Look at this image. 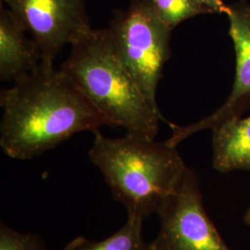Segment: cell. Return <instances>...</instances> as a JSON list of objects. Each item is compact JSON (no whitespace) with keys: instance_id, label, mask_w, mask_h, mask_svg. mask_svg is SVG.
Instances as JSON below:
<instances>
[{"instance_id":"cell-1","label":"cell","mask_w":250,"mask_h":250,"mask_svg":"<svg viewBox=\"0 0 250 250\" xmlns=\"http://www.w3.org/2000/svg\"><path fill=\"white\" fill-rule=\"evenodd\" d=\"M0 146L9 158L32 160L80 132H97L107 119L62 70L40 63L1 90Z\"/></svg>"},{"instance_id":"cell-2","label":"cell","mask_w":250,"mask_h":250,"mask_svg":"<svg viewBox=\"0 0 250 250\" xmlns=\"http://www.w3.org/2000/svg\"><path fill=\"white\" fill-rule=\"evenodd\" d=\"M61 70L89 99L109 125L154 140L164 118L145 96L118 53L109 28L92 30L72 44Z\"/></svg>"},{"instance_id":"cell-3","label":"cell","mask_w":250,"mask_h":250,"mask_svg":"<svg viewBox=\"0 0 250 250\" xmlns=\"http://www.w3.org/2000/svg\"><path fill=\"white\" fill-rule=\"evenodd\" d=\"M94 134L90 160L128 217L158 213L188 170L176 147L129 134L118 138Z\"/></svg>"},{"instance_id":"cell-4","label":"cell","mask_w":250,"mask_h":250,"mask_svg":"<svg viewBox=\"0 0 250 250\" xmlns=\"http://www.w3.org/2000/svg\"><path fill=\"white\" fill-rule=\"evenodd\" d=\"M109 29L128 71L152 105L160 109L156 93L170 56L171 29L157 15L148 0H133L127 10L117 14Z\"/></svg>"},{"instance_id":"cell-5","label":"cell","mask_w":250,"mask_h":250,"mask_svg":"<svg viewBox=\"0 0 250 250\" xmlns=\"http://www.w3.org/2000/svg\"><path fill=\"white\" fill-rule=\"evenodd\" d=\"M157 214L161 228L153 250H231L207 214L198 178L188 168Z\"/></svg>"},{"instance_id":"cell-6","label":"cell","mask_w":250,"mask_h":250,"mask_svg":"<svg viewBox=\"0 0 250 250\" xmlns=\"http://www.w3.org/2000/svg\"><path fill=\"white\" fill-rule=\"evenodd\" d=\"M31 33L41 62L54 65L65 45H72L93 29L85 0H2Z\"/></svg>"},{"instance_id":"cell-7","label":"cell","mask_w":250,"mask_h":250,"mask_svg":"<svg viewBox=\"0 0 250 250\" xmlns=\"http://www.w3.org/2000/svg\"><path fill=\"white\" fill-rule=\"evenodd\" d=\"M229 35L236 55L235 77L232 92L224 104L209 116L187 126L169 124L172 134L166 141L176 147L179 143L199 131L213 129L224 122L241 117L250 109V6L242 1L230 6L227 14Z\"/></svg>"},{"instance_id":"cell-8","label":"cell","mask_w":250,"mask_h":250,"mask_svg":"<svg viewBox=\"0 0 250 250\" xmlns=\"http://www.w3.org/2000/svg\"><path fill=\"white\" fill-rule=\"evenodd\" d=\"M26 28L10 10L0 12V78L16 82L35 71L41 63V52L34 39L25 36Z\"/></svg>"},{"instance_id":"cell-9","label":"cell","mask_w":250,"mask_h":250,"mask_svg":"<svg viewBox=\"0 0 250 250\" xmlns=\"http://www.w3.org/2000/svg\"><path fill=\"white\" fill-rule=\"evenodd\" d=\"M212 150L215 170H250V116L231 119L214 127Z\"/></svg>"},{"instance_id":"cell-10","label":"cell","mask_w":250,"mask_h":250,"mask_svg":"<svg viewBox=\"0 0 250 250\" xmlns=\"http://www.w3.org/2000/svg\"><path fill=\"white\" fill-rule=\"evenodd\" d=\"M143 221L142 218L128 217L126 224L106 239L90 241L83 236H78L63 250H153L151 243L144 241Z\"/></svg>"},{"instance_id":"cell-11","label":"cell","mask_w":250,"mask_h":250,"mask_svg":"<svg viewBox=\"0 0 250 250\" xmlns=\"http://www.w3.org/2000/svg\"><path fill=\"white\" fill-rule=\"evenodd\" d=\"M161 21L172 30L182 21L208 13L197 0H148Z\"/></svg>"},{"instance_id":"cell-12","label":"cell","mask_w":250,"mask_h":250,"mask_svg":"<svg viewBox=\"0 0 250 250\" xmlns=\"http://www.w3.org/2000/svg\"><path fill=\"white\" fill-rule=\"evenodd\" d=\"M0 250H47L42 238L35 233H21L0 224Z\"/></svg>"},{"instance_id":"cell-13","label":"cell","mask_w":250,"mask_h":250,"mask_svg":"<svg viewBox=\"0 0 250 250\" xmlns=\"http://www.w3.org/2000/svg\"><path fill=\"white\" fill-rule=\"evenodd\" d=\"M206 9L208 13H225L228 14L230 6L224 4L223 0H197Z\"/></svg>"},{"instance_id":"cell-14","label":"cell","mask_w":250,"mask_h":250,"mask_svg":"<svg viewBox=\"0 0 250 250\" xmlns=\"http://www.w3.org/2000/svg\"><path fill=\"white\" fill-rule=\"evenodd\" d=\"M244 222L246 223V224L249 226L250 228V208H248L246 214L244 216Z\"/></svg>"}]
</instances>
